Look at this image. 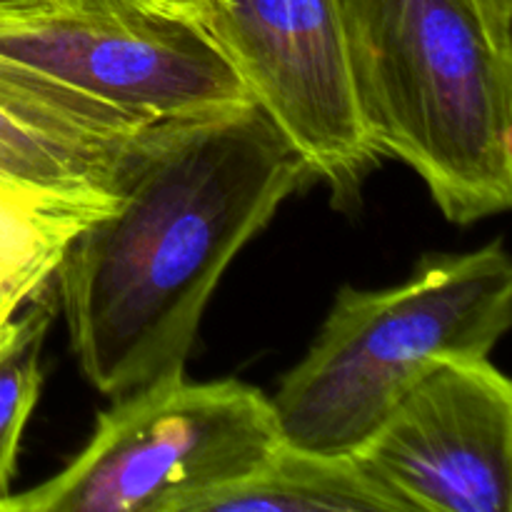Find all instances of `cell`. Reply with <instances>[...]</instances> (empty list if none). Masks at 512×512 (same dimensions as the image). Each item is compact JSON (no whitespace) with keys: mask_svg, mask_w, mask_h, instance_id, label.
Instances as JSON below:
<instances>
[{"mask_svg":"<svg viewBox=\"0 0 512 512\" xmlns=\"http://www.w3.org/2000/svg\"><path fill=\"white\" fill-rule=\"evenodd\" d=\"M310 180L258 103L145 125L120 165L118 200L53 270L85 380L118 400L185 370L228 265Z\"/></svg>","mask_w":512,"mask_h":512,"instance_id":"6da1fadb","label":"cell"},{"mask_svg":"<svg viewBox=\"0 0 512 512\" xmlns=\"http://www.w3.org/2000/svg\"><path fill=\"white\" fill-rule=\"evenodd\" d=\"M355 103L378 158L403 160L450 223L512 203V55L475 0H338Z\"/></svg>","mask_w":512,"mask_h":512,"instance_id":"7a4b0ae2","label":"cell"},{"mask_svg":"<svg viewBox=\"0 0 512 512\" xmlns=\"http://www.w3.org/2000/svg\"><path fill=\"white\" fill-rule=\"evenodd\" d=\"M512 323L503 240L425 255L390 288H343L305 358L270 398L288 445L355 455L443 360L490 358Z\"/></svg>","mask_w":512,"mask_h":512,"instance_id":"3957f363","label":"cell"},{"mask_svg":"<svg viewBox=\"0 0 512 512\" xmlns=\"http://www.w3.org/2000/svg\"><path fill=\"white\" fill-rule=\"evenodd\" d=\"M283 443L273 403L240 380L163 375L98 415L88 445L58 475L0 512H188L238 483Z\"/></svg>","mask_w":512,"mask_h":512,"instance_id":"277c9868","label":"cell"},{"mask_svg":"<svg viewBox=\"0 0 512 512\" xmlns=\"http://www.w3.org/2000/svg\"><path fill=\"white\" fill-rule=\"evenodd\" d=\"M258 108L338 203L378 165L355 103L338 0H203L198 13Z\"/></svg>","mask_w":512,"mask_h":512,"instance_id":"5b68a950","label":"cell"},{"mask_svg":"<svg viewBox=\"0 0 512 512\" xmlns=\"http://www.w3.org/2000/svg\"><path fill=\"white\" fill-rule=\"evenodd\" d=\"M0 53L145 123L255 103L198 15L63 8L0 23Z\"/></svg>","mask_w":512,"mask_h":512,"instance_id":"8992f818","label":"cell"},{"mask_svg":"<svg viewBox=\"0 0 512 512\" xmlns=\"http://www.w3.org/2000/svg\"><path fill=\"white\" fill-rule=\"evenodd\" d=\"M355 455L408 512H512V383L443 360Z\"/></svg>","mask_w":512,"mask_h":512,"instance_id":"52a82bcc","label":"cell"},{"mask_svg":"<svg viewBox=\"0 0 512 512\" xmlns=\"http://www.w3.org/2000/svg\"><path fill=\"white\" fill-rule=\"evenodd\" d=\"M145 120L0 53V180L103 213Z\"/></svg>","mask_w":512,"mask_h":512,"instance_id":"ba28073f","label":"cell"},{"mask_svg":"<svg viewBox=\"0 0 512 512\" xmlns=\"http://www.w3.org/2000/svg\"><path fill=\"white\" fill-rule=\"evenodd\" d=\"M188 512H408L365 470L358 455L280 448L238 483L223 485Z\"/></svg>","mask_w":512,"mask_h":512,"instance_id":"9c48e42d","label":"cell"},{"mask_svg":"<svg viewBox=\"0 0 512 512\" xmlns=\"http://www.w3.org/2000/svg\"><path fill=\"white\" fill-rule=\"evenodd\" d=\"M0 335V503L10 495L20 438L43 388L45 335L53 323V300L35 295Z\"/></svg>","mask_w":512,"mask_h":512,"instance_id":"30bf717a","label":"cell"},{"mask_svg":"<svg viewBox=\"0 0 512 512\" xmlns=\"http://www.w3.org/2000/svg\"><path fill=\"white\" fill-rule=\"evenodd\" d=\"M60 258L8 260L0 258V335L15 313L48 288Z\"/></svg>","mask_w":512,"mask_h":512,"instance_id":"8fae6325","label":"cell"},{"mask_svg":"<svg viewBox=\"0 0 512 512\" xmlns=\"http://www.w3.org/2000/svg\"><path fill=\"white\" fill-rule=\"evenodd\" d=\"M63 8H80V0H0V23L38 18Z\"/></svg>","mask_w":512,"mask_h":512,"instance_id":"7c38bea8","label":"cell"},{"mask_svg":"<svg viewBox=\"0 0 512 512\" xmlns=\"http://www.w3.org/2000/svg\"><path fill=\"white\" fill-rule=\"evenodd\" d=\"M495 43L512 55V0H475Z\"/></svg>","mask_w":512,"mask_h":512,"instance_id":"4fadbf2b","label":"cell"},{"mask_svg":"<svg viewBox=\"0 0 512 512\" xmlns=\"http://www.w3.org/2000/svg\"><path fill=\"white\" fill-rule=\"evenodd\" d=\"M203 0H80L83 10H115V8H158L173 13L198 15Z\"/></svg>","mask_w":512,"mask_h":512,"instance_id":"5bb4252c","label":"cell"}]
</instances>
